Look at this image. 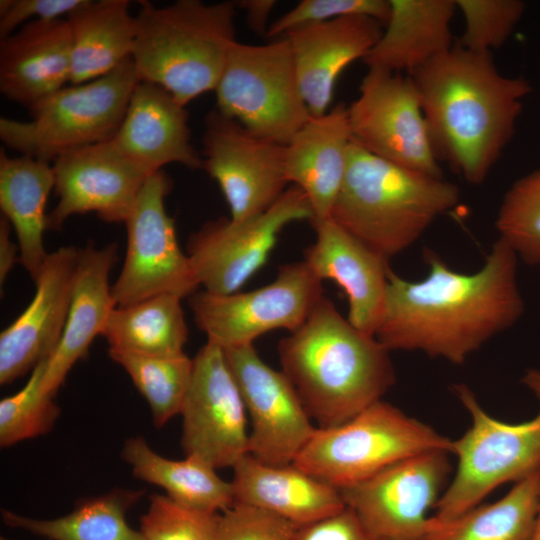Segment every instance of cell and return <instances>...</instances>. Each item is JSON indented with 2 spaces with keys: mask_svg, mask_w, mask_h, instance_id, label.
<instances>
[{
  "mask_svg": "<svg viewBox=\"0 0 540 540\" xmlns=\"http://www.w3.org/2000/svg\"><path fill=\"white\" fill-rule=\"evenodd\" d=\"M142 491L114 489L79 503L69 514L55 519H36L2 510L3 522L49 540H145L132 529L126 513Z\"/></svg>",
  "mask_w": 540,
  "mask_h": 540,
  "instance_id": "cell-33",
  "label": "cell"
},
{
  "mask_svg": "<svg viewBox=\"0 0 540 540\" xmlns=\"http://www.w3.org/2000/svg\"><path fill=\"white\" fill-rule=\"evenodd\" d=\"M52 164L27 155L10 157L0 150V208L14 228L19 258L35 281L46 258L43 242L47 229L46 203L54 189Z\"/></svg>",
  "mask_w": 540,
  "mask_h": 540,
  "instance_id": "cell-28",
  "label": "cell"
},
{
  "mask_svg": "<svg viewBox=\"0 0 540 540\" xmlns=\"http://www.w3.org/2000/svg\"><path fill=\"white\" fill-rule=\"evenodd\" d=\"M188 120L186 106L166 89L139 81L112 141L148 176L172 163L202 169V157L191 143Z\"/></svg>",
  "mask_w": 540,
  "mask_h": 540,
  "instance_id": "cell-22",
  "label": "cell"
},
{
  "mask_svg": "<svg viewBox=\"0 0 540 540\" xmlns=\"http://www.w3.org/2000/svg\"><path fill=\"white\" fill-rule=\"evenodd\" d=\"M464 19L461 47L489 52L509 39L522 19L526 4L521 0H455Z\"/></svg>",
  "mask_w": 540,
  "mask_h": 540,
  "instance_id": "cell-37",
  "label": "cell"
},
{
  "mask_svg": "<svg viewBox=\"0 0 540 540\" xmlns=\"http://www.w3.org/2000/svg\"><path fill=\"white\" fill-rule=\"evenodd\" d=\"M389 352L324 296L278 344L281 371L318 428L340 425L382 399L395 382Z\"/></svg>",
  "mask_w": 540,
  "mask_h": 540,
  "instance_id": "cell-3",
  "label": "cell"
},
{
  "mask_svg": "<svg viewBox=\"0 0 540 540\" xmlns=\"http://www.w3.org/2000/svg\"><path fill=\"white\" fill-rule=\"evenodd\" d=\"M88 0H1L0 40L13 34L27 20H54L65 18L82 7Z\"/></svg>",
  "mask_w": 540,
  "mask_h": 540,
  "instance_id": "cell-41",
  "label": "cell"
},
{
  "mask_svg": "<svg viewBox=\"0 0 540 540\" xmlns=\"http://www.w3.org/2000/svg\"><path fill=\"white\" fill-rule=\"evenodd\" d=\"M108 354L128 373L148 402L156 427L181 413L191 382L193 359L185 353L161 357L109 349Z\"/></svg>",
  "mask_w": 540,
  "mask_h": 540,
  "instance_id": "cell-34",
  "label": "cell"
},
{
  "mask_svg": "<svg viewBox=\"0 0 540 540\" xmlns=\"http://www.w3.org/2000/svg\"><path fill=\"white\" fill-rule=\"evenodd\" d=\"M117 260V244L80 250L67 320L60 342L48 360L42 391L55 396L73 365L102 335L116 303L109 284Z\"/></svg>",
  "mask_w": 540,
  "mask_h": 540,
  "instance_id": "cell-25",
  "label": "cell"
},
{
  "mask_svg": "<svg viewBox=\"0 0 540 540\" xmlns=\"http://www.w3.org/2000/svg\"><path fill=\"white\" fill-rule=\"evenodd\" d=\"M315 242L305 251V263L320 280L334 281L348 301V321L375 336L388 284V259L371 249L331 218H314Z\"/></svg>",
  "mask_w": 540,
  "mask_h": 540,
  "instance_id": "cell-20",
  "label": "cell"
},
{
  "mask_svg": "<svg viewBox=\"0 0 540 540\" xmlns=\"http://www.w3.org/2000/svg\"><path fill=\"white\" fill-rule=\"evenodd\" d=\"M496 229L518 259L540 267V168L516 180L505 193Z\"/></svg>",
  "mask_w": 540,
  "mask_h": 540,
  "instance_id": "cell-35",
  "label": "cell"
},
{
  "mask_svg": "<svg viewBox=\"0 0 540 540\" xmlns=\"http://www.w3.org/2000/svg\"><path fill=\"white\" fill-rule=\"evenodd\" d=\"M139 82L132 59L97 79L68 84L28 110V121L0 118L9 148L52 163L67 152L111 141Z\"/></svg>",
  "mask_w": 540,
  "mask_h": 540,
  "instance_id": "cell-7",
  "label": "cell"
},
{
  "mask_svg": "<svg viewBox=\"0 0 540 540\" xmlns=\"http://www.w3.org/2000/svg\"><path fill=\"white\" fill-rule=\"evenodd\" d=\"M121 458L133 475L166 491L173 501L196 510L221 513L234 504L231 482L203 460L186 456L171 460L156 453L141 436L125 440Z\"/></svg>",
  "mask_w": 540,
  "mask_h": 540,
  "instance_id": "cell-30",
  "label": "cell"
},
{
  "mask_svg": "<svg viewBox=\"0 0 540 540\" xmlns=\"http://www.w3.org/2000/svg\"><path fill=\"white\" fill-rule=\"evenodd\" d=\"M224 350L248 415L249 454L270 465L292 464L317 428L296 389L253 345Z\"/></svg>",
  "mask_w": 540,
  "mask_h": 540,
  "instance_id": "cell-17",
  "label": "cell"
},
{
  "mask_svg": "<svg viewBox=\"0 0 540 540\" xmlns=\"http://www.w3.org/2000/svg\"><path fill=\"white\" fill-rule=\"evenodd\" d=\"M320 281L305 261L282 265L269 284L248 292L189 296L197 327L223 349L253 345L275 329H299L323 297Z\"/></svg>",
  "mask_w": 540,
  "mask_h": 540,
  "instance_id": "cell-10",
  "label": "cell"
},
{
  "mask_svg": "<svg viewBox=\"0 0 540 540\" xmlns=\"http://www.w3.org/2000/svg\"><path fill=\"white\" fill-rule=\"evenodd\" d=\"M296 529L271 512L234 503L219 516L218 540H293Z\"/></svg>",
  "mask_w": 540,
  "mask_h": 540,
  "instance_id": "cell-40",
  "label": "cell"
},
{
  "mask_svg": "<svg viewBox=\"0 0 540 540\" xmlns=\"http://www.w3.org/2000/svg\"><path fill=\"white\" fill-rule=\"evenodd\" d=\"M313 217L307 197L293 186L261 214L243 221L220 218L205 223L187 246L199 285L214 294L238 292L266 263L281 230Z\"/></svg>",
  "mask_w": 540,
  "mask_h": 540,
  "instance_id": "cell-12",
  "label": "cell"
},
{
  "mask_svg": "<svg viewBox=\"0 0 540 540\" xmlns=\"http://www.w3.org/2000/svg\"><path fill=\"white\" fill-rule=\"evenodd\" d=\"M80 250L48 254L27 308L0 334V384L23 376L56 350L67 320Z\"/></svg>",
  "mask_w": 540,
  "mask_h": 540,
  "instance_id": "cell-19",
  "label": "cell"
},
{
  "mask_svg": "<svg viewBox=\"0 0 540 540\" xmlns=\"http://www.w3.org/2000/svg\"><path fill=\"white\" fill-rule=\"evenodd\" d=\"M52 167L58 202L47 215L49 230L89 212L105 222L125 223L149 177L112 140L62 154Z\"/></svg>",
  "mask_w": 540,
  "mask_h": 540,
  "instance_id": "cell-18",
  "label": "cell"
},
{
  "mask_svg": "<svg viewBox=\"0 0 540 540\" xmlns=\"http://www.w3.org/2000/svg\"><path fill=\"white\" fill-rule=\"evenodd\" d=\"M459 200L458 187L443 177L391 163L352 140L330 218L389 259L412 246Z\"/></svg>",
  "mask_w": 540,
  "mask_h": 540,
  "instance_id": "cell-4",
  "label": "cell"
},
{
  "mask_svg": "<svg viewBox=\"0 0 540 540\" xmlns=\"http://www.w3.org/2000/svg\"><path fill=\"white\" fill-rule=\"evenodd\" d=\"M71 66L66 18L29 21L0 40V91L28 109L70 84Z\"/></svg>",
  "mask_w": 540,
  "mask_h": 540,
  "instance_id": "cell-23",
  "label": "cell"
},
{
  "mask_svg": "<svg viewBox=\"0 0 540 540\" xmlns=\"http://www.w3.org/2000/svg\"><path fill=\"white\" fill-rule=\"evenodd\" d=\"M540 497V470L499 500L450 519L429 517L422 540H530Z\"/></svg>",
  "mask_w": 540,
  "mask_h": 540,
  "instance_id": "cell-31",
  "label": "cell"
},
{
  "mask_svg": "<svg viewBox=\"0 0 540 540\" xmlns=\"http://www.w3.org/2000/svg\"><path fill=\"white\" fill-rule=\"evenodd\" d=\"M127 0H88L66 17L72 37L70 84L102 77L132 57L136 19Z\"/></svg>",
  "mask_w": 540,
  "mask_h": 540,
  "instance_id": "cell-29",
  "label": "cell"
},
{
  "mask_svg": "<svg viewBox=\"0 0 540 540\" xmlns=\"http://www.w3.org/2000/svg\"><path fill=\"white\" fill-rule=\"evenodd\" d=\"M11 224L3 215L0 219V284L3 286L7 275L12 270L16 258L18 246L11 240Z\"/></svg>",
  "mask_w": 540,
  "mask_h": 540,
  "instance_id": "cell-44",
  "label": "cell"
},
{
  "mask_svg": "<svg viewBox=\"0 0 540 540\" xmlns=\"http://www.w3.org/2000/svg\"><path fill=\"white\" fill-rule=\"evenodd\" d=\"M427 275L406 280L391 269L375 333L389 351H417L463 364L488 341L515 325L525 310L518 257L502 239L473 273L425 254Z\"/></svg>",
  "mask_w": 540,
  "mask_h": 540,
  "instance_id": "cell-1",
  "label": "cell"
},
{
  "mask_svg": "<svg viewBox=\"0 0 540 540\" xmlns=\"http://www.w3.org/2000/svg\"><path fill=\"white\" fill-rule=\"evenodd\" d=\"M352 140L401 167L443 177L413 78L368 69L348 106Z\"/></svg>",
  "mask_w": 540,
  "mask_h": 540,
  "instance_id": "cell-13",
  "label": "cell"
},
{
  "mask_svg": "<svg viewBox=\"0 0 540 540\" xmlns=\"http://www.w3.org/2000/svg\"><path fill=\"white\" fill-rule=\"evenodd\" d=\"M48 359L31 371L26 384L0 401V446L7 448L52 430L60 415L54 396L42 391Z\"/></svg>",
  "mask_w": 540,
  "mask_h": 540,
  "instance_id": "cell-36",
  "label": "cell"
},
{
  "mask_svg": "<svg viewBox=\"0 0 540 540\" xmlns=\"http://www.w3.org/2000/svg\"><path fill=\"white\" fill-rule=\"evenodd\" d=\"M352 15L369 16L385 25L390 15V1L303 0L272 22L266 36L278 39L302 26Z\"/></svg>",
  "mask_w": 540,
  "mask_h": 540,
  "instance_id": "cell-39",
  "label": "cell"
},
{
  "mask_svg": "<svg viewBox=\"0 0 540 540\" xmlns=\"http://www.w3.org/2000/svg\"><path fill=\"white\" fill-rule=\"evenodd\" d=\"M446 451L399 461L340 493L377 540H422L451 472Z\"/></svg>",
  "mask_w": 540,
  "mask_h": 540,
  "instance_id": "cell-16",
  "label": "cell"
},
{
  "mask_svg": "<svg viewBox=\"0 0 540 540\" xmlns=\"http://www.w3.org/2000/svg\"><path fill=\"white\" fill-rule=\"evenodd\" d=\"M234 503L278 515L297 528L328 518L346 504L337 488L289 465H270L248 454L233 467Z\"/></svg>",
  "mask_w": 540,
  "mask_h": 540,
  "instance_id": "cell-26",
  "label": "cell"
},
{
  "mask_svg": "<svg viewBox=\"0 0 540 540\" xmlns=\"http://www.w3.org/2000/svg\"><path fill=\"white\" fill-rule=\"evenodd\" d=\"M132 62L139 81L157 84L181 104L215 90L236 40V2L141 0Z\"/></svg>",
  "mask_w": 540,
  "mask_h": 540,
  "instance_id": "cell-5",
  "label": "cell"
},
{
  "mask_svg": "<svg viewBox=\"0 0 540 540\" xmlns=\"http://www.w3.org/2000/svg\"><path fill=\"white\" fill-rule=\"evenodd\" d=\"M384 24L352 15L296 28L284 37L290 43L297 80L312 117L330 109L343 70L363 60L380 39Z\"/></svg>",
  "mask_w": 540,
  "mask_h": 540,
  "instance_id": "cell-21",
  "label": "cell"
},
{
  "mask_svg": "<svg viewBox=\"0 0 540 540\" xmlns=\"http://www.w3.org/2000/svg\"><path fill=\"white\" fill-rule=\"evenodd\" d=\"M453 391L471 417V426L451 453L458 465L453 479L434 506V517L458 516L508 482H518L540 470V412L530 420L507 423L489 415L463 383Z\"/></svg>",
  "mask_w": 540,
  "mask_h": 540,
  "instance_id": "cell-8",
  "label": "cell"
},
{
  "mask_svg": "<svg viewBox=\"0 0 540 540\" xmlns=\"http://www.w3.org/2000/svg\"><path fill=\"white\" fill-rule=\"evenodd\" d=\"M244 10L248 25L257 34H267L268 19L276 5L274 0H242L236 2Z\"/></svg>",
  "mask_w": 540,
  "mask_h": 540,
  "instance_id": "cell-43",
  "label": "cell"
},
{
  "mask_svg": "<svg viewBox=\"0 0 540 540\" xmlns=\"http://www.w3.org/2000/svg\"><path fill=\"white\" fill-rule=\"evenodd\" d=\"M219 516L153 494L140 531L145 540H218Z\"/></svg>",
  "mask_w": 540,
  "mask_h": 540,
  "instance_id": "cell-38",
  "label": "cell"
},
{
  "mask_svg": "<svg viewBox=\"0 0 540 540\" xmlns=\"http://www.w3.org/2000/svg\"><path fill=\"white\" fill-rule=\"evenodd\" d=\"M383 33L362 60L368 69L409 72L448 52L455 0H389Z\"/></svg>",
  "mask_w": 540,
  "mask_h": 540,
  "instance_id": "cell-27",
  "label": "cell"
},
{
  "mask_svg": "<svg viewBox=\"0 0 540 540\" xmlns=\"http://www.w3.org/2000/svg\"><path fill=\"white\" fill-rule=\"evenodd\" d=\"M431 144L470 184H481L511 141L530 82L501 74L491 53L454 46L410 75Z\"/></svg>",
  "mask_w": 540,
  "mask_h": 540,
  "instance_id": "cell-2",
  "label": "cell"
},
{
  "mask_svg": "<svg viewBox=\"0 0 540 540\" xmlns=\"http://www.w3.org/2000/svg\"><path fill=\"white\" fill-rule=\"evenodd\" d=\"M0 540H9V539L2 536V537H0Z\"/></svg>",
  "mask_w": 540,
  "mask_h": 540,
  "instance_id": "cell-47",
  "label": "cell"
},
{
  "mask_svg": "<svg viewBox=\"0 0 540 540\" xmlns=\"http://www.w3.org/2000/svg\"><path fill=\"white\" fill-rule=\"evenodd\" d=\"M179 296L157 295L111 312L102 335L109 349L147 356L184 354L188 328Z\"/></svg>",
  "mask_w": 540,
  "mask_h": 540,
  "instance_id": "cell-32",
  "label": "cell"
},
{
  "mask_svg": "<svg viewBox=\"0 0 540 540\" xmlns=\"http://www.w3.org/2000/svg\"><path fill=\"white\" fill-rule=\"evenodd\" d=\"M293 540H377L349 507L296 529Z\"/></svg>",
  "mask_w": 540,
  "mask_h": 540,
  "instance_id": "cell-42",
  "label": "cell"
},
{
  "mask_svg": "<svg viewBox=\"0 0 540 540\" xmlns=\"http://www.w3.org/2000/svg\"><path fill=\"white\" fill-rule=\"evenodd\" d=\"M521 382L540 401V370L536 368L527 369Z\"/></svg>",
  "mask_w": 540,
  "mask_h": 540,
  "instance_id": "cell-45",
  "label": "cell"
},
{
  "mask_svg": "<svg viewBox=\"0 0 540 540\" xmlns=\"http://www.w3.org/2000/svg\"><path fill=\"white\" fill-rule=\"evenodd\" d=\"M352 135L348 106L339 103L326 114L311 117L285 144L286 179L301 189L314 218H330L341 189Z\"/></svg>",
  "mask_w": 540,
  "mask_h": 540,
  "instance_id": "cell-24",
  "label": "cell"
},
{
  "mask_svg": "<svg viewBox=\"0 0 540 540\" xmlns=\"http://www.w3.org/2000/svg\"><path fill=\"white\" fill-rule=\"evenodd\" d=\"M530 540H540V497H539V507H538V512L536 516V521H535L533 533L531 535Z\"/></svg>",
  "mask_w": 540,
  "mask_h": 540,
  "instance_id": "cell-46",
  "label": "cell"
},
{
  "mask_svg": "<svg viewBox=\"0 0 540 540\" xmlns=\"http://www.w3.org/2000/svg\"><path fill=\"white\" fill-rule=\"evenodd\" d=\"M214 91L220 113L280 144H287L312 117L286 37L261 45L236 41Z\"/></svg>",
  "mask_w": 540,
  "mask_h": 540,
  "instance_id": "cell-9",
  "label": "cell"
},
{
  "mask_svg": "<svg viewBox=\"0 0 540 540\" xmlns=\"http://www.w3.org/2000/svg\"><path fill=\"white\" fill-rule=\"evenodd\" d=\"M284 153V144L250 132L217 109L205 116L202 169L218 183L233 221L265 212L287 190Z\"/></svg>",
  "mask_w": 540,
  "mask_h": 540,
  "instance_id": "cell-15",
  "label": "cell"
},
{
  "mask_svg": "<svg viewBox=\"0 0 540 540\" xmlns=\"http://www.w3.org/2000/svg\"><path fill=\"white\" fill-rule=\"evenodd\" d=\"M451 450V439L381 399L340 425L317 427L293 464L341 490L407 458Z\"/></svg>",
  "mask_w": 540,
  "mask_h": 540,
  "instance_id": "cell-6",
  "label": "cell"
},
{
  "mask_svg": "<svg viewBox=\"0 0 540 540\" xmlns=\"http://www.w3.org/2000/svg\"><path fill=\"white\" fill-rule=\"evenodd\" d=\"M186 456L215 469L234 467L249 454L248 415L225 350L207 341L193 358L181 413Z\"/></svg>",
  "mask_w": 540,
  "mask_h": 540,
  "instance_id": "cell-14",
  "label": "cell"
},
{
  "mask_svg": "<svg viewBox=\"0 0 540 540\" xmlns=\"http://www.w3.org/2000/svg\"><path fill=\"white\" fill-rule=\"evenodd\" d=\"M171 188V180L162 170L150 175L125 221L126 257L112 286L116 306L161 294L184 298L199 286L188 255L179 247L174 220L165 208Z\"/></svg>",
  "mask_w": 540,
  "mask_h": 540,
  "instance_id": "cell-11",
  "label": "cell"
}]
</instances>
